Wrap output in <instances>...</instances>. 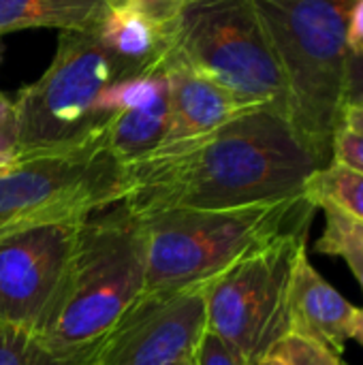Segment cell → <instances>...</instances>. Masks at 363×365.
I'll list each match as a JSON object with an SVG mask.
<instances>
[{"mask_svg":"<svg viewBox=\"0 0 363 365\" xmlns=\"http://www.w3.org/2000/svg\"><path fill=\"white\" fill-rule=\"evenodd\" d=\"M321 167L287 113L263 105L124 165L120 203L139 216L244 207L304 192L306 180Z\"/></svg>","mask_w":363,"mask_h":365,"instance_id":"obj_1","label":"cell"},{"mask_svg":"<svg viewBox=\"0 0 363 365\" xmlns=\"http://www.w3.org/2000/svg\"><path fill=\"white\" fill-rule=\"evenodd\" d=\"M148 235L139 214L109 205L79 227L64 276L32 340L43 365H96L143 291Z\"/></svg>","mask_w":363,"mask_h":365,"instance_id":"obj_2","label":"cell"},{"mask_svg":"<svg viewBox=\"0 0 363 365\" xmlns=\"http://www.w3.org/2000/svg\"><path fill=\"white\" fill-rule=\"evenodd\" d=\"M355 0H255L287 83V118L325 167L347 83V26Z\"/></svg>","mask_w":363,"mask_h":365,"instance_id":"obj_3","label":"cell"},{"mask_svg":"<svg viewBox=\"0 0 363 365\" xmlns=\"http://www.w3.org/2000/svg\"><path fill=\"white\" fill-rule=\"evenodd\" d=\"M317 207L304 195L231 210H169L141 216L148 263L141 295L203 284L285 233L306 229Z\"/></svg>","mask_w":363,"mask_h":365,"instance_id":"obj_4","label":"cell"},{"mask_svg":"<svg viewBox=\"0 0 363 365\" xmlns=\"http://www.w3.org/2000/svg\"><path fill=\"white\" fill-rule=\"evenodd\" d=\"M131 75L92 30L60 32L49 68L15 101L17 156L77 148L105 128L98 111L101 94Z\"/></svg>","mask_w":363,"mask_h":365,"instance_id":"obj_5","label":"cell"},{"mask_svg":"<svg viewBox=\"0 0 363 365\" xmlns=\"http://www.w3.org/2000/svg\"><path fill=\"white\" fill-rule=\"evenodd\" d=\"M169 49L242 105L287 113V83L255 0H190L171 24Z\"/></svg>","mask_w":363,"mask_h":365,"instance_id":"obj_6","label":"cell"},{"mask_svg":"<svg viewBox=\"0 0 363 365\" xmlns=\"http://www.w3.org/2000/svg\"><path fill=\"white\" fill-rule=\"evenodd\" d=\"M122 199L124 165L109 152L103 128L77 148L15 158L0 175V237L83 220Z\"/></svg>","mask_w":363,"mask_h":365,"instance_id":"obj_7","label":"cell"},{"mask_svg":"<svg viewBox=\"0 0 363 365\" xmlns=\"http://www.w3.org/2000/svg\"><path fill=\"white\" fill-rule=\"evenodd\" d=\"M308 227L280 235L205 284L208 329L257 365L291 334V284Z\"/></svg>","mask_w":363,"mask_h":365,"instance_id":"obj_8","label":"cell"},{"mask_svg":"<svg viewBox=\"0 0 363 365\" xmlns=\"http://www.w3.org/2000/svg\"><path fill=\"white\" fill-rule=\"evenodd\" d=\"M205 284L139 295L96 365H193L208 329Z\"/></svg>","mask_w":363,"mask_h":365,"instance_id":"obj_9","label":"cell"},{"mask_svg":"<svg viewBox=\"0 0 363 365\" xmlns=\"http://www.w3.org/2000/svg\"><path fill=\"white\" fill-rule=\"evenodd\" d=\"M83 220L0 237V325L30 334L39 327L64 276Z\"/></svg>","mask_w":363,"mask_h":365,"instance_id":"obj_10","label":"cell"},{"mask_svg":"<svg viewBox=\"0 0 363 365\" xmlns=\"http://www.w3.org/2000/svg\"><path fill=\"white\" fill-rule=\"evenodd\" d=\"M163 64L169 90V130L165 143L201 137L235 115L255 109L242 105L231 92L195 73L188 64L175 58L171 49Z\"/></svg>","mask_w":363,"mask_h":365,"instance_id":"obj_11","label":"cell"},{"mask_svg":"<svg viewBox=\"0 0 363 365\" xmlns=\"http://www.w3.org/2000/svg\"><path fill=\"white\" fill-rule=\"evenodd\" d=\"M355 314L357 308L310 265L308 252H304L291 284V334L342 355L351 340Z\"/></svg>","mask_w":363,"mask_h":365,"instance_id":"obj_12","label":"cell"},{"mask_svg":"<svg viewBox=\"0 0 363 365\" xmlns=\"http://www.w3.org/2000/svg\"><path fill=\"white\" fill-rule=\"evenodd\" d=\"M92 32L131 73L160 64L171 45V26L133 6L107 9Z\"/></svg>","mask_w":363,"mask_h":365,"instance_id":"obj_13","label":"cell"},{"mask_svg":"<svg viewBox=\"0 0 363 365\" xmlns=\"http://www.w3.org/2000/svg\"><path fill=\"white\" fill-rule=\"evenodd\" d=\"M105 11L103 0H0V36L28 28L94 30Z\"/></svg>","mask_w":363,"mask_h":365,"instance_id":"obj_14","label":"cell"},{"mask_svg":"<svg viewBox=\"0 0 363 365\" xmlns=\"http://www.w3.org/2000/svg\"><path fill=\"white\" fill-rule=\"evenodd\" d=\"M167 130L169 90L150 105L113 113L105 122V141L113 158L122 165H128L160 148L167 139Z\"/></svg>","mask_w":363,"mask_h":365,"instance_id":"obj_15","label":"cell"},{"mask_svg":"<svg viewBox=\"0 0 363 365\" xmlns=\"http://www.w3.org/2000/svg\"><path fill=\"white\" fill-rule=\"evenodd\" d=\"M304 195L317 210L329 205L363 222V173L359 171L332 160L306 180Z\"/></svg>","mask_w":363,"mask_h":365,"instance_id":"obj_16","label":"cell"},{"mask_svg":"<svg viewBox=\"0 0 363 365\" xmlns=\"http://www.w3.org/2000/svg\"><path fill=\"white\" fill-rule=\"evenodd\" d=\"M319 210L325 214V229L315 244V252L344 259L363 289V222L329 205Z\"/></svg>","mask_w":363,"mask_h":365,"instance_id":"obj_17","label":"cell"},{"mask_svg":"<svg viewBox=\"0 0 363 365\" xmlns=\"http://www.w3.org/2000/svg\"><path fill=\"white\" fill-rule=\"evenodd\" d=\"M272 355H276L287 365H347L334 351L295 334H289L285 340H280Z\"/></svg>","mask_w":363,"mask_h":365,"instance_id":"obj_18","label":"cell"},{"mask_svg":"<svg viewBox=\"0 0 363 365\" xmlns=\"http://www.w3.org/2000/svg\"><path fill=\"white\" fill-rule=\"evenodd\" d=\"M0 365H43L30 331L0 325Z\"/></svg>","mask_w":363,"mask_h":365,"instance_id":"obj_19","label":"cell"},{"mask_svg":"<svg viewBox=\"0 0 363 365\" xmlns=\"http://www.w3.org/2000/svg\"><path fill=\"white\" fill-rule=\"evenodd\" d=\"M332 160L363 173V133L340 126L334 137Z\"/></svg>","mask_w":363,"mask_h":365,"instance_id":"obj_20","label":"cell"},{"mask_svg":"<svg viewBox=\"0 0 363 365\" xmlns=\"http://www.w3.org/2000/svg\"><path fill=\"white\" fill-rule=\"evenodd\" d=\"M195 365H246V361L231 344H227L214 331L205 329L197 349Z\"/></svg>","mask_w":363,"mask_h":365,"instance_id":"obj_21","label":"cell"},{"mask_svg":"<svg viewBox=\"0 0 363 365\" xmlns=\"http://www.w3.org/2000/svg\"><path fill=\"white\" fill-rule=\"evenodd\" d=\"M107 9H118V6H133L139 9L143 13H148L150 17L158 19L160 24L171 26L178 17V13L182 11L184 4H188L190 0H103Z\"/></svg>","mask_w":363,"mask_h":365,"instance_id":"obj_22","label":"cell"},{"mask_svg":"<svg viewBox=\"0 0 363 365\" xmlns=\"http://www.w3.org/2000/svg\"><path fill=\"white\" fill-rule=\"evenodd\" d=\"M0 154L13 156L17 154V118L13 101L0 94Z\"/></svg>","mask_w":363,"mask_h":365,"instance_id":"obj_23","label":"cell"},{"mask_svg":"<svg viewBox=\"0 0 363 365\" xmlns=\"http://www.w3.org/2000/svg\"><path fill=\"white\" fill-rule=\"evenodd\" d=\"M363 101V53L349 56L347 83H344V107Z\"/></svg>","mask_w":363,"mask_h":365,"instance_id":"obj_24","label":"cell"},{"mask_svg":"<svg viewBox=\"0 0 363 365\" xmlns=\"http://www.w3.org/2000/svg\"><path fill=\"white\" fill-rule=\"evenodd\" d=\"M340 126H347V128H353V130L363 133V101L353 103V105H347V107L342 109Z\"/></svg>","mask_w":363,"mask_h":365,"instance_id":"obj_25","label":"cell"},{"mask_svg":"<svg viewBox=\"0 0 363 365\" xmlns=\"http://www.w3.org/2000/svg\"><path fill=\"white\" fill-rule=\"evenodd\" d=\"M351 338H353V340H357V342L363 346V308H357V314H355V321H353Z\"/></svg>","mask_w":363,"mask_h":365,"instance_id":"obj_26","label":"cell"},{"mask_svg":"<svg viewBox=\"0 0 363 365\" xmlns=\"http://www.w3.org/2000/svg\"><path fill=\"white\" fill-rule=\"evenodd\" d=\"M15 163V158L13 156H4V154H0V175L2 173H6L9 169H11V165Z\"/></svg>","mask_w":363,"mask_h":365,"instance_id":"obj_27","label":"cell"},{"mask_svg":"<svg viewBox=\"0 0 363 365\" xmlns=\"http://www.w3.org/2000/svg\"><path fill=\"white\" fill-rule=\"evenodd\" d=\"M257 365H287L282 359H278L276 355H267L265 359H261Z\"/></svg>","mask_w":363,"mask_h":365,"instance_id":"obj_28","label":"cell"},{"mask_svg":"<svg viewBox=\"0 0 363 365\" xmlns=\"http://www.w3.org/2000/svg\"><path fill=\"white\" fill-rule=\"evenodd\" d=\"M193 365H195V364H193Z\"/></svg>","mask_w":363,"mask_h":365,"instance_id":"obj_29","label":"cell"}]
</instances>
